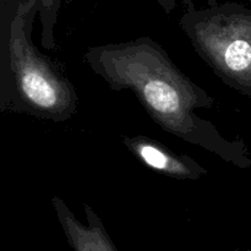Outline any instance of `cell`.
Returning <instances> with one entry per match:
<instances>
[{"instance_id":"4","label":"cell","mask_w":251,"mask_h":251,"mask_svg":"<svg viewBox=\"0 0 251 251\" xmlns=\"http://www.w3.org/2000/svg\"><path fill=\"white\" fill-rule=\"evenodd\" d=\"M123 144L144 166L159 174L181 180H198L207 169L186 154H179L157 140L144 135L122 137Z\"/></svg>"},{"instance_id":"1","label":"cell","mask_w":251,"mask_h":251,"mask_svg":"<svg viewBox=\"0 0 251 251\" xmlns=\"http://www.w3.org/2000/svg\"><path fill=\"white\" fill-rule=\"evenodd\" d=\"M83 61L114 91L130 90L164 131L216 154L238 167L250 168L243 140H228L196 109L212 108L215 98L172 61L151 37L88 48Z\"/></svg>"},{"instance_id":"2","label":"cell","mask_w":251,"mask_h":251,"mask_svg":"<svg viewBox=\"0 0 251 251\" xmlns=\"http://www.w3.org/2000/svg\"><path fill=\"white\" fill-rule=\"evenodd\" d=\"M38 0H0V112L63 123L78 96L60 68L32 41Z\"/></svg>"},{"instance_id":"3","label":"cell","mask_w":251,"mask_h":251,"mask_svg":"<svg viewBox=\"0 0 251 251\" xmlns=\"http://www.w3.org/2000/svg\"><path fill=\"white\" fill-rule=\"evenodd\" d=\"M194 50L218 78L251 98V9L233 1L208 0L186 7L179 20Z\"/></svg>"},{"instance_id":"8","label":"cell","mask_w":251,"mask_h":251,"mask_svg":"<svg viewBox=\"0 0 251 251\" xmlns=\"http://www.w3.org/2000/svg\"><path fill=\"white\" fill-rule=\"evenodd\" d=\"M250 1H251V0H250Z\"/></svg>"},{"instance_id":"7","label":"cell","mask_w":251,"mask_h":251,"mask_svg":"<svg viewBox=\"0 0 251 251\" xmlns=\"http://www.w3.org/2000/svg\"><path fill=\"white\" fill-rule=\"evenodd\" d=\"M156 1L167 15L171 14L178 4H183L185 7L194 6V0H156Z\"/></svg>"},{"instance_id":"5","label":"cell","mask_w":251,"mask_h":251,"mask_svg":"<svg viewBox=\"0 0 251 251\" xmlns=\"http://www.w3.org/2000/svg\"><path fill=\"white\" fill-rule=\"evenodd\" d=\"M51 205L74 251H118L108 235L102 221L88 203H83L87 223L75 217L65 201L59 196L51 198Z\"/></svg>"},{"instance_id":"6","label":"cell","mask_w":251,"mask_h":251,"mask_svg":"<svg viewBox=\"0 0 251 251\" xmlns=\"http://www.w3.org/2000/svg\"><path fill=\"white\" fill-rule=\"evenodd\" d=\"M74 0H38L39 22H41V44L43 48L54 50L56 49L55 29L61 5L70 4Z\"/></svg>"}]
</instances>
